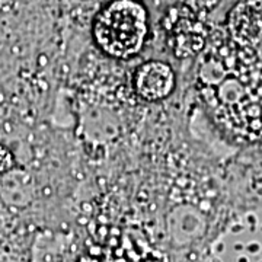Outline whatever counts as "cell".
<instances>
[{"instance_id": "cell-5", "label": "cell", "mask_w": 262, "mask_h": 262, "mask_svg": "<svg viewBox=\"0 0 262 262\" xmlns=\"http://www.w3.org/2000/svg\"><path fill=\"white\" fill-rule=\"evenodd\" d=\"M134 86L143 99L160 101L172 92L175 86V75L166 63L147 61L137 70Z\"/></svg>"}, {"instance_id": "cell-4", "label": "cell", "mask_w": 262, "mask_h": 262, "mask_svg": "<svg viewBox=\"0 0 262 262\" xmlns=\"http://www.w3.org/2000/svg\"><path fill=\"white\" fill-rule=\"evenodd\" d=\"M227 27L234 42L253 46L262 39V0H242L229 13Z\"/></svg>"}, {"instance_id": "cell-1", "label": "cell", "mask_w": 262, "mask_h": 262, "mask_svg": "<svg viewBox=\"0 0 262 262\" xmlns=\"http://www.w3.org/2000/svg\"><path fill=\"white\" fill-rule=\"evenodd\" d=\"M207 110L223 130L244 139L262 136V57L234 42L207 57L198 72Z\"/></svg>"}, {"instance_id": "cell-2", "label": "cell", "mask_w": 262, "mask_h": 262, "mask_svg": "<svg viewBox=\"0 0 262 262\" xmlns=\"http://www.w3.org/2000/svg\"><path fill=\"white\" fill-rule=\"evenodd\" d=\"M147 34V13L139 2L115 0L96 16L94 37L108 56L130 58L140 51Z\"/></svg>"}, {"instance_id": "cell-3", "label": "cell", "mask_w": 262, "mask_h": 262, "mask_svg": "<svg viewBox=\"0 0 262 262\" xmlns=\"http://www.w3.org/2000/svg\"><path fill=\"white\" fill-rule=\"evenodd\" d=\"M163 31L169 48L179 58L195 56L206 46L204 24L184 6L169 9L163 19Z\"/></svg>"}]
</instances>
